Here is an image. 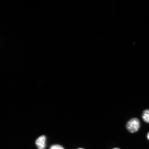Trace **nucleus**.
<instances>
[{
    "instance_id": "7",
    "label": "nucleus",
    "mask_w": 149,
    "mask_h": 149,
    "mask_svg": "<svg viewBox=\"0 0 149 149\" xmlns=\"http://www.w3.org/2000/svg\"><path fill=\"white\" fill-rule=\"evenodd\" d=\"M83 149V148H79V149Z\"/></svg>"
},
{
    "instance_id": "5",
    "label": "nucleus",
    "mask_w": 149,
    "mask_h": 149,
    "mask_svg": "<svg viewBox=\"0 0 149 149\" xmlns=\"http://www.w3.org/2000/svg\"><path fill=\"white\" fill-rule=\"evenodd\" d=\"M147 137H148V139L149 140V133L148 134V135H147Z\"/></svg>"
},
{
    "instance_id": "2",
    "label": "nucleus",
    "mask_w": 149,
    "mask_h": 149,
    "mask_svg": "<svg viewBox=\"0 0 149 149\" xmlns=\"http://www.w3.org/2000/svg\"><path fill=\"white\" fill-rule=\"evenodd\" d=\"M46 137L45 136H40L36 141V144L39 149H44L46 147Z\"/></svg>"
},
{
    "instance_id": "1",
    "label": "nucleus",
    "mask_w": 149,
    "mask_h": 149,
    "mask_svg": "<svg viewBox=\"0 0 149 149\" xmlns=\"http://www.w3.org/2000/svg\"><path fill=\"white\" fill-rule=\"evenodd\" d=\"M140 127V123L139 119L133 118L128 121L126 125L127 129L130 133H134L137 132Z\"/></svg>"
},
{
    "instance_id": "3",
    "label": "nucleus",
    "mask_w": 149,
    "mask_h": 149,
    "mask_svg": "<svg viewBox=\"0 0 149 149\" xmlns=\"http://www.w3.org/2000/svg\"><path fill=\"white\" fill-rule=\"evenodd\" d=\"M142 117L145 122L149 123V109L146 110L143 112Z\"/></svg>"
},
{
    "instance_id": "6",
    "label": "nucleus",
    "mask_w": 149,
    "mask_h": 149,
    "mask_svg": "<svg viewBox=\"0 0 149 149\" xmlns=\"http://www.w3.org/2000/svg\"><path fill=\"white\" fill-rule=\"evenodd\" d=\"M113 149H120L118 148H113Z\"/></svg>"
},
{
    "instance_id": "4",
    "label": "nucleus",
    "mask_w": 149,
    "mask_h": 149,
    "mask_svg": "<svg viewBox=\"0 0 149 149\" xmlns=\"http://www.w3.org/2000/svg\"><path fill=\"white\" fill-rule=\"evenodd\" d=\"M50 149H64L62 146L59 145H52Z\"/></svg>"
}]
</instances>
